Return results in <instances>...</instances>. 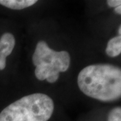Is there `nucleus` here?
<instances>
[{"mask_svg":"<svg viewBox=\"0 0 121 121\" xmlns=\"http://www.w3.org/2000/svg\"><path fill=\"white\" fill-rule=\"evenodd\" d=\"M78 84L87 96L102 102H112L121 96V69L110 64L89 65L79 72Z\"/></svg>","mask_w":121,"mask_h":121,"instance_id":"nucleus-1","label":"nucleus"},{"mask_svg":"<svg viewBox=\"0 0 121 121\" xmlns=\"http://www.w3.org/2000/svg\"><path fill=\"white\" fill-rule=\"evenodd\" d=\"M54 111V102L47 94L26 95L5 108L0 121H48Z\"/></svg>","mask_w":121,"mask_h":121,"instance_id":"nucleus-2","label":"nucleus"},{"mask_svg":"<svg viewBox=\"0 0 121 121\" xmlns=\"http://www.w3.org/2000/svg\"><path fill=\"white\" fill-rule=\"evenodd\" d=\"M32 62L35 66L41 63L51 65L55 71L59 73L60 72H65L69 69L70 55L69 52L65 51H53L46 42L41 40L36 44L32 55Z\"/></svg>","mask_w":121,"mask_h":121,"instance_id":"nucleus-3","label":"nucleus"},{"mask_svg":"<svg viewBox=\"0 0 121 121\" xmlns=\"http://www.w3.org/2000/svg\"><path fill=\"white\" fill-rule=\"evenodd\" d=\"M16 40L11 33H4L0 38V70H4L6 66V57L13 51Z\"/></svg>","mask_w":121,"mask_h":121,"instance_id":"nucleus-4","label":"nucleus"},{"mask_svg":"<svg viewBox=\"0 0 121 121\" xmlns=\"http://www.w3.org/2000/svg\"><path fill=\"white\" fill-rule=\"evenodd\" d=\"M36 0H0V4L12 9H22L33 5Z\"/></svg>","mask_w":121,"mask_h":121,"instance_id":"nucleus-5","label":"nucleus"},{"mask_svg":"<svg viewBox=\"0 0 121 121\" xmlns=\"http://www.w3.org/2000/svg\"><path fill=\"white\" fill-rule=\"evenodd\" d=\"M106 52L109 56L115 57L121 53V36L118 35L108 41Z\"/></svg>","mask_w":121,"mask_h":121,"instance_id":"nucleus-6","label":"nucleus"},{"mask_svg":"<svg viewBox=\"0 0 121 121\" xmlns=\"http://www.w3.org/2000/svg\"><path fill=\"white\" fill-rule=\"evenodd\" d=\"M108 121H121V106L113 108L109 112Z\"/></svg>","mask_w":121,"mask_h":121,"instance_id":"nucleus-7","label":"nucleus"},{"mask_svg":"<svg viewBox=\"0 0 121 121\" xmlns=\"http://www.w3.org/2000/svg\"><path fill=\"white\" fill-rule=\"evenodd\" d=\"M107 4L111 8H117L121 5V0H108Z\"/></svg>","mask_w":121,"mask_h":121,"instance_id":"nucleus-8","label":"nucleus"},{"mask_svg":"<svg viewBox=\"0 0 121 121\" xmlns=\"http://www.w3.org/2000/svg\"><path fill=\"white\" fill-rule=\"evenodd\" d=\"M114 11L115 12L118 14H121V5H119L117 8H114Z\"/></svg>","mask_w":121,"mask_h":121,"instance_id":"nucleus-9","label":"nucleus"},{"mask_svg":"<svg viewBox=\"0 0 121 121\" xmlns=\"http://www.w3.org/2000/svg\"><path fill=\"white\" fill-rule=\"evenodd\" d=\"M118 34H119V35H121V25L119 26V28H118Z\"/></svg>","mask_w":121,"mask_h":121,"instance_id":"nucleus-10","label":"nucleus"}]
</instances>
